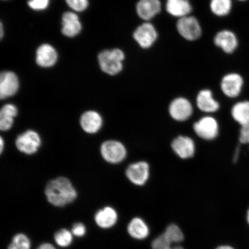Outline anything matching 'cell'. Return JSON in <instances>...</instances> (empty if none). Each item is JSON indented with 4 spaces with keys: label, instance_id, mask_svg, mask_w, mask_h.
Masks as SVG:
<instances>
[{
    "label": "cell",
    "instance_id": "1",
    "mask_svg": "<svg viewBox=\"0 0 249 249\" xmlns=\"http://www.w3.org/2000/svg\"><path fill=\"white\" fill-rule=\"evenodd\" d=\"M45 194L47 200L55 207H64L77 198V192L69 179L58 177L49 181L46 186Z\"/></svg>",
    "mask_w": 249,
    "mask_h": 249
},
{
    "label": "cell",
    "instance_id": "2",
    "mask_svg": "<svg viewBox=\"0 0 249 249\" xmlns=\"http://www.w3.org/2000/svg\"><path fill=\"white\" fill-rule=\"evenodd\" d=\"M98 59L101 69L105 73L115 75L123 70L124 54L120 49L102 52L99 54Z\"/></svg>",
    "mask_w": 249,
    "mask_h": 249
},
{
    "label": "cell",
    "instance_id": "3",
    "mask_svg": "<svg viewBox=\"0 0 249 249\" xmlns=\"http://www.w3.org/2000/svg\"><path fill=\"white\" fill-rule=\"evenodd\" d=\"M176 27L179 35L189 41H195L202 35L201 25L197 18L193 16L178 18Z\"/></svg>",
    "mask_w": 249,
    "mask_h": 249
},
{
    "label": "cell",
    "instance_id": "4",
    "mask_svg": "<svg viewBox=\"0 0 249 249\" xmlns=\"http://www.w3.org/2000/svg\"><path fill=\"white\" fill-rule=\"evenodd\" d=\"M101 153L103 158L107 162L118 164L122 162L126 158L127 151L122 142L110 140L103 142Z\"/></svg>",
    "mask_w": 249,
    "mask_h": 249
},
{
    "label": "cell",
    "instance_id": "5",
    "mask_svg": "<svg viewBox=\"0 0 249 249\" xmlns=\"http://www.w3.org/2000/svg\"><path fill=\"white\" fill-rule=\"evenodd\" d=\"M16 147L18 151L27 155H33L38 151L41 145L39 134L34 130H28L17 137Z\"/></svg>",
    "mask_w": 249,
    "mask_h": 249
},
{
    "label": "cell",
    "instance_id": "6",
    "mask_svg": "<svg viewBox=\"0 0 249 249\" xmlns=\"http://www.w3.org/2000/svg\"><path fill=\"white\" fill-rule=\"evenodd\" d=\"M194 130L199 138L205 140H213L219 134V124L213 117L205 116L194 124Z\"/></svg>",
    "mask_w": 249,
    "mask_h": 249
},
{
    "label": "cell",
    "instance_id": "7",
    "mask_svg": "<svg viewBox=\"0 0 249 249\" xmlns=\"http://www.w3.org/2000/svg\"><path fill=\"white\" fill-rule=\"evenodd\" d=\"M158 34L153 24L148 21L140 25L133 33V38L144 49L151 48L157 41Z\"/></svg>",
    "mask_w": 249,
    "mask_h": 249
},
{
    "label": "cell",
    "instance_id": "8",
    "mask_svg": "<svg viewBox=\"0 0 249 249\" xmlns=\"http://www.w3.org/2000/svg\"><path fill=\"white\" fill-rule=\"evenodd\" d=\"M126 176L130 182L137 186H143L150 176V167L145 161H137L130 164L126 170Z\"/></svg>",
    "mask_w": 249,
    "mask_h": 249
},
{
    "label": "cell",
    "instance_id": "9",
    "mask_svg": "<svg viewBox=\"0 0 249 249\" xmlns=\"http://www.w3.org/2000/svg\"><path fill=\"white\" fill-rule=\"evenodd\" d=\"M169 113L174 120L183 122L192 116L194 108L191 102L188 99L178 97L171 102Z\"/></svg>",
    "mask_w": 249,
    "mask_h": 249
},
{
    "label": "cell",
    "instance_id": "10",
    "mask_svg": "<svg viewBox=\"0 0 249 249\" xmlns=\"http://www.w3.org/2000/svg\"><path fill=\"white\" fill-rule=\"evenodd\" d=\"M244 85V78L237 73H230L222 78L220 88L227 97L235 98L242 92Z\"/></svg>",
    "mask_w": 249,
    "mask_h": 249
},
{
    "label": "cell",
    "instance_id": "11",
    "mask_svg": "<svg viewBox=\"0 0 249 249\" xmlns=\"http://www.w3.org/2000/svg\"><path fill=\"white\" fill-rule=\"evenodd\" d=\"M173 150L179 158L182 160L194 157L196 145L194 140L188 136H179L174 139L171 143Z\"/></svg>",
    "mask_w": 249,
    "mask_h": 249
},
{
    "label": "cell",
    "instance_id": "12",
    "mask_svg": "<svg viewBox=\"0 0 249 249\" xmlns=\"http://www.w3.org/2000/svg\"><path fill=\"white\" fill-rule=\"evenodd\" d=\"M213 42L218 48L227 54H232L238 46V39L231 30H223L218 32L214 37Z\"/></svg>",
    "mask_w": 249,
    "mask_h": 249
},
{
    "label": "cell",
    "instance_id": "13",
    "mask_svg": "<svg viewBox=\"0 0 249 249\" xmlns=\"http://www.w3.org/2000/svg\"><path fill=\"white\" fill-rule=\"evenodd\" d=\"M160 11V0H139L136 5L137 14L146 21L152 19Z\"/></svg>",
    "mask_w": 249,
    "mask_h": 249
},
{
    "label": "cell",
    "instance_id": "14",
    "mask_svg": "<svg viewBox=\"0 0 249 249\" xmlns=\"http://www.w3.org/2000/svg\"><path fill=\"white\" fill-rule=\"evenodd\" d=\"M18 89V77L12 71H4L0 76V98L5 99L13 96Z\"/></svg>",
    "mask_w": 249,
    "mask_h": 249
},
{
    "label": "cell",
    "instance_id": "15",
    "mask_svg": "<svg viewBox=\"0 0 249 249\" xmlns=\"http://www.w3.org/2000/svg\"><path fill=\"white\" fill-rule=\"evenodd\" d=\"M196 105L199 110L208 114L215 113L220 108L219 102L214 98L211 90L208 89H202L198 92Z\"/></svg>",
    "mask_w": 249,
    "mask_h": 249
},
{
    "label": "cell",
    "instance_id": "16",
    "mask_svg": "<svg viewBox=\"0 0 249 249\" xmlns=\"http://www.w3.org/2000/svg\"><path fill=\"white\" fill-rule=\"evenodd\" d=\"M80 124L84 131L89 134H94L101 129L103 120L98 112L87 111L81 116Z\"/></svg>",
    "mask_w": 249,
    "mask_h": 249
},
{
    "label": "cell",
    "instance_id": "17",
    "mask_svg": "<svg viewBox=\"0 0 249 249\" xmlns=\"http://www.w3.org/2000/svg\"><path fill=\"white\" fill-rule=\"evenodd\" d=\"M166 9L172 17L180 18L191 14L192 6L189 0H167Z\"/></svg>",
    "mask_w": 249,
    "mask_h": 249
},
{
    "label": "cell",
    "instance_id": "18",
    "mask_svg": "<svg viewBox=\"0 0 249 249\" xmlns=\"http://www.w3.org/2000/svg\"><path fill=\"white\" fill-rule=\"evenodd\" d=\"M82 29L79 17L73 12H66L62 17V32L65 36L73 37L77 35Z\"/></svg>",
    "mask_w": 249,
    "mask_h": 249
},
{
    "label": "cell",
    "instance_id": "19",
    "mask_svg": "<svg viewBox=\"0 0 249 249\" xmlns=\"http://www.w3.org/2000/svg\"><path fill=\"white\" fill-rule=\"evenodd\" d=\"M118 214L116 210L110 207H105L96 213L95 221L102 229H109L116 225Z\"/></svg>",
    "mask_w": 249,
    "mask_h": 249
},
{
    "label": "cell",
    "instance_id": "20",
    "mask_svg": "<svg viewBox=\"0 0 249 249\" xmlns=\"http://www.w3.org/2000/svg\"><path fill=\"white\" fill-rule=\"evenodd\" d=\"M57 59V52L51 45L40 46L36 52V62L40 67H51L54 65Z\"/></svg>",
    "mask_w": 249,
    "mask_h": 249
},
{
    "label": "cell",
    "instance_id": "21",
    "mask_svg": "<svg viewBox=\"0 0 249 249\" xmlns=\"http://www.w3.org/2000/svg\"><path fill=\"white\" fill-rule=\"evenodd\" d=\"M18 114V110L16 106L4 105L0 111V129L4 132L11 129L14 123V118Z\"/></svg>",
    "mask_w": 249,
    "mask_h": 249
},
{
    "label": "cell",
    "instance_id": "22",
    "mask_svg": "<svg viewBox=\"0 0 249 249\" xmlns=\"http://www.w3.org/2000/svg\"><path fill=\"white\" fill-rule=\"evenodd\" d=\"M127 232L132 238L142 240L148 237L149 229L147 223L141 218L135 217L127 226Z\"/></svg>",
    "mask_w": 249,
    "mask_h": 249
},
{
    "label": "cell",
    "instance_id": "23",
    "mask_svg": "<svg viewBox=\"0 0 249 249\" xmlns=\"http://www.w3.org/2000/svg\"><path fill=\"white\" fill-rule=\"evenodd\" d=\"M231 116L241 126L249 124V101L236 103L231 108Z\"/></svg>",
    "mask_w": 249,
    "mask_h": 249
},
{
    "label": "cell",
    "instance_id": "24",
    "mask_svg": "<svg viewBox=\"0 0 249 249\" xmlns=\"http://www.w3.org/2000/svg\"><path fill=\"white\" fill-rule=\"evenodd\" d=\"M210 7L212 13L218 17H225L231 11L232 0H211Z\"/></svg>",
    "mask_w": 249,
    "mask_h": 249
},
{
    "label": "cell",
    "instance_id": "25",
    "mask_svg": "<svg viewBox=\"0 0 249 249\" xmlns=\"http://www.w3.org/2000/svg\"><path fill=\"white\" fill-rule=\"evenodd\" d=\"M163 234L171 244H178L184 239L182 230L178 226L171 224L168 226Z\"/></svg>",
    "mask_w": 249,
    "mask_h": 249
},
{
    "label": "cell",
    "instance_id": "26",
    "mask_svg": "<svg viewBox=\"0 0 249 249\" xmlns=\"http://www.w3.org/2000/svg\"><path fill=\"white\" fill-rule=\"evenodd\" d=\"M31 242L29 238L23 233L16 235L8 249H30Z\"/></svg>",
    "mask_w": 249,
    "mask_h": 249
},
{
    "label": "cell",
    "instance_id": "27",
    "mask_svg": "<svg viewBox=\"0 0 249 249\" xmlns=\"http://www.w3.org/2000/svg\"><path fill=\"white\" fill-rule=\"evenodd\" d=\"M56 244L61 247H67L73 241L72 233L67 229H61L56 232L54 235Z\"/></svg>",
    "mask_w": 249,
    "mask_h": 249
},
{
    "label": "cell",
    "instance_id": "28",
    "mask_svg": "<svg viewBox=\"0 0 249 249\" xmlns=\"http://www.w3.org/2000/svg\"><path fill=\"white\" fill-rule=\"evenodd\" d=\"M172 244L163 233V234L155 239L154 241L152 242V249H171L173 247Z\"/></svg>",
    "mask_w": 249,
    "mask_h": 249
},
{
    "label": "cell",
    "instance_id": "29",
    "mask_svg": "<svg viewBox=\"0 0 249 249\" xmlns=\"http://www.w3.org/2000/svg\"><path fill=\"white\" fill-rule=\"evenodd\" d=\"M66 1L71 9L79 12L85 10L89 4L87 0H66Z\"/></svg>",
    "mask_w": 249,
    "mask_h": 249
},
{
    "label": "cell",
    "instance_id": "30",
    "mask_svg": "<svg viewBox=\"0 0 249 249\" xmlns=\"http://www.w3.org/2000/svg\"><path fill=\"white\" fill-rule=\"evenodd\" d=\"M49 0H30L28 4L34 10H43L48 7Z\"/></svg>",
    "mask_w": 249,
    "mask_h": 249
},
{
    "label": "cell",
    "instance_id": "31",
    "mask_svg": "<svg viewBox=\"0 0 249 249\" xmlns=\"http://www.w3.org/2000/svg\"><path fill=\"white\" fill-rule=\"evenodd\" d=\"M86 232V229L85 225L83 223H78L74 224L71 229V233L74 235L78 236V237H82L85 235Z\"/></svg>",
    "mask_w": 249,
    "mask_h": 249
},
{
    "label": "cell",
    "instance_id": "32",
    "mask_svg": "<svg viewBox=\"0 0 249 249\" xmlns=\"http://www.w3.org/2000/svg\"><path fill=\"white\" fill-rule=\"evenodd\" d=\"M239 141H240L242 144H249V124L241 126Z\"/></svg>",
    "mask_w": 249,
    "mask_h": 249
},
{
    "label": "cell",
    "instance_id": "33",
    "mask_svg": "<svg viewBox=\"0 0 249 249\" xmlns=\"http://www.w3.org/2000/svg\"><path fill=\"white\" fill-rule=\"evenodd\" d=\"M36 249H56L53 246L50 244H43L40 245Z\"/></svg>",
    "mask_w": 249,
    "mask_h": 249
},
{
    "label": "cell",
    "instance_id": "34",
    "mask_svg": "<svg viewBox=\"0 0 249 249\" xmlns=\"http://www.w3.org/2000/svg\"><path fill=\"white\" fill-rule=\"evenodd\" d=\"M1 141H0V152L2 153L3 149L4 148V141L2 138H1Z\"/></svg>",
    "mask_w": 249,
    "mask_h": 249
},
{
    "label": "cell",
    "instance_id": "35",
    "mask_svg": "<svg viewBox=\"0 0 249 249\" xmlns=\"http://www.w3.org/2000/svg\"><path fill=\"white\" fill-rule=\"evenodd\" d=\"M216 249H234L232 247H230L228 245H223L220 246V247L217 248Z\"/></svg>",
    "mask_w": 249,
    "mask_h": 249
},
{
    "label": "cell",
    "instance_id": "36",
    "mask_svg": "<svg viewBox=\"0 0 249 249\" xmlns=\"http://www.w3.org/2000/svg\"><path fill=\"white\" fill-rule=\"evenodd\" d=\"M171 249H185L182 247H180V246H176V247H173Z\"/></svg>",
    "mask_w": 249,
    "mask_h": 249
},
{
    "label": "cell",
    "instance_id": "37",
    "mask_svg": "<svg viewBox=\"0 0 249 249\" xmlns=\"http://www.w3.org/2000/svg\"><path fill=\"white\" fill-rule=\"evenodd\" d=\"M247 222L249 223V209L248 210L247 212Z\"/></svg>",
    "mask_w": 249,
    "mask_h": 249
},
{
    "label": "cell",
    "instance_id": "38",
    "mask_svg": "<svg viewBox=\"0 0 249 249\" xmlns=\"http://www.w3.org/2000/svg\"><path fill=\"white\" fill-rule=\"evenodd\" d=\"M3 36V31H2V25L1 24V38H2Z\"/></svg>",
    "mask_w": 249,
    "mask_h": 249
},
{
    "label": "cell",
    "instance_id": "39",
    "mask_svg": "<svg viewBox=\"0 0 249 249\" xmlns=\"http://www.w3.org/2000/svg\"><path fill=\"white\" fill-rule=\"evenodd\" d=\"M238 1L244 2V1H248V0H238Z\"/></svg>",
    "mask_w": 249,
    "mask_h": 249
}]
</instances>
